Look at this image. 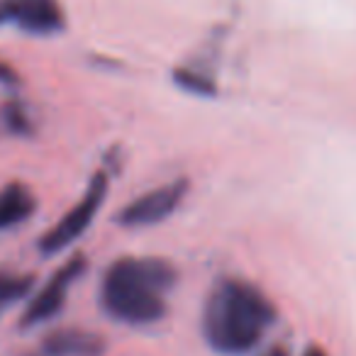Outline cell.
<instances>
[{
  "instance_id": "cell-1",
  "label": "cell",
  "mask_w": 356,
  "mask_h": 356,
  "mask_svg": "<svg viewBox=\"0 0 356 356\" xmlns=\"http://www.w3.org/2000/svg\"><path fill=\"white\" fill-rule=\"evenodd\" d=\"M276 322V307L261 288L244 278H220L203 305V337L225 356H242L259 346Z\"/></svg>"
},
{
  "instance_id": "cell-2",
  "label": "cell",
  "mask_w": 356,
  "mask_h": 356,
  "mask_svg": "<svg viewBox=\"0 0 356 356\" xmlns=\"http://www.w3.org/2000/svg\"><path fill=\"white\" fill-rule=\"evenodd\" d=\"M173 283L176 271L166 259H115L100 283V305L122 325H154L166 315V293Z\"/></svg>"
},
{
  "instance_id": "cell-3",
  "label": "cell",
  "mask_w": 356,
  "mask_h": 356,
  "mask_svg": "<svg viewBox=\"0 0 356 356\" xmlns=\"http://www.w3.org/2000/svg\"><path fill=\"white\" fill-rule=\"evenodd\" d=\"M105 198H108V176L103 171H98L90 178L86 193L79 198V203L64 215V218L56 220L54 227H49L40 237V252L51 257V254L64 252L66 247L76 242L86 229L93 225L98 210L103 208Z\"/></svg>"
},
{
  "instance_id": "cell-4",
  "label": "cell",
  "mask_w": 356,
  "mask_h": 356,
  "mask_svg": "<svg viewBox=\"0 0 356 356\" xmlns=\"http://www.w3.org/2000/svg\"><path fill=\"white\" fill-rule=\"evenodd\" d=\"M86 266H88V261H86L83 254H76L64 266L56 268L49 281H47L44 286L35 293V298L27 302L25 315H22V327H37V325H42V322L51 320L54 315H59L61 307L66 305V298H69L74 283L83 276Z\"/></svg>"
},
{
  "instance_id": "cell-5",
  "label": "cell",
  "mask_w": 356,
  "mask_h": 356,
  "mask_svg": "<svg viewBox=\"0 0 356 356\" xmlns=\"http://www.w3.org/2000/svg\"><path fill=\"white\" fill-rule=\"evenodd\" d=\"M188 193V181L178 178L171 184H163L159 188H152L142 193L139 198L129 200L118 215V222L122 227H152L171 218Z\"/></svg>"
},
{
  "instance_id": "cell-6",
  "label": "cell",
  "mask_w": 356,
  "mask_h": 356,
  "mask_svg": "<svg viewBox=\"0 0 356 356\" xmlns=\"http://www.w3.org/2000/svg\"><path fill=\"white\" fill-rule=\"evenodd\" d=\"M6 20L37 37H49L64 30L66 17L59 0H0Z\"/></svg>"
},
{
  "instance_id": "cell-7",
  "label": "cell",
  "mask_w": 356,
  "mask_h": 356,
  "mask_svg": "<svg viewBox=\"0 0 356 356\" xmlns=\"http://www.w3.org/2000/svg\"><path fill=\"white\" fill-rule=\"evenodd\" d=\"M105 349L103 337L86 330H56L47 334L44 354L47 356H100Z\"/></svg>"
},
{
  "instance_id": "cell-8",
  "label": "cell",
  "mask_w": 356,
  "mask_h": 356,
  "mask_svg": "<svg viewBox=\"0 0 356 356\" xmlns=\"http://www.w3.org/2000/svg\"><path fill=\"white\" fill-rule=\"evenodd\" d=\"M37 210V198L25 184H8L0 188V229L27 222Z\"/></svg>"
},
{
  "instance_id": "cell-9",
  "label": "cell",
  "mask_w": 356,
  "mask_h": 356,
  "mask_svg": "<svg viewBox=\"0 0 356 356\" xmlns=\"http://www.w3.org/2000/svg\"><path fill=\"white\" fill-rule=\"evenodd\" d=\"M32 286H35V276L30 273L0 271V315L25 300Z\"/></svg>"
},
{
  "instance_id": "cell-10",
  "label": "cell",
  "mask_w": 356,
  "mask_h": 356,
  "mask_svg": "<svg viewBox=\"0 0 356 356\" xmlns=\"http://www.w3.org/2000/svg\"><path fill=\"white\" fill-rule=\"evenodd\" d=\"M173 81L184 90L188 93H195V95H215V83L208 79L205 74H198L193 69H178L173 74Z\"/></svg>"
},
{
  "instance_id": "cell-11",
  "label": "cell",
  "mask_w": 356,
  "mask_h": 356,
  "mask_svg": "<svg viewBox=\"0 0 356 356\" xmlns=\"http://www.w3.org/2000/svg\"><path fill=\"white\" fill-rule=\"evenodd\" d=\"M3 118H6L8 129H13V132L22 134L30 129V118H27L22 105H8V108L3 110Z\"/></svg>"
},
{
  "instance_id": "cell-12",
  "label": "cell",
  "mask_w": 356,
  "mask_h": 356,
  "mask_svg": "<svg viewBox=\"0 0 356 356\" xmlns=\"http://www.w3.org/2000/svg\"><path fill=\"white\" fill-rule=\"evenodd\" d=\"M17 81V76L13 74V69L8 64H0V83H15Z\"/></svg>"
},
{
  "instance_id": "cell-13",
  "label": "cell",
  "mask_w": 356,
  "mask_h": 356,
  "mask_svg": "<svg viewBox=\"0 0 356 356\" xmlns=\"http://www.w3.org/2000/svg\"><path fill=\"white\" fill-rule=\"evenodd\" d=\"M261 356H291V354H288V349H283V346H273V349H268L266 354H261Z\"/></svg>"
},
{
  "instance_id": "cell-14",
  "label": "cell",
  "mask_w": 356,
  "mask_h": 356,
  "mask_svg": "<svg viewBox=\"0 0 356 356\" xmlns=\"http://www.w3.org/2000/svg\"><path fill=\"white\" fill-rule=\"evenodd\" d=\"M302 356H327V351L322 349V346H310Z\"/></svg>"
},
{
  "instance_id": "cell-15",
  "label": "cell",
  "mask_w": 356,
  "mask_h": 356,
  "mask_svg": "<svg viewBox=\"0 0 356 356\" xmlns=\"http://www.w3.org/2000/svg\"><path fill=\"white\" fill-rule=\"evenodd\" d=\"M3 22H8V20H6V10H3V3H0V25H3Z\"/></svg>"
}]
</instances>
